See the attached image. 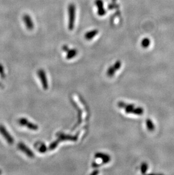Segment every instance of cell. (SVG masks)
Segmentation results:
<instances>
[{
    "instance_id": "13",
    "label": "cell",
    "mask_w": 174,
    "mask_h": 175,
    "mask_svg": "<svg viewBox=\"0 0 174 175\" xmlns=\"http://www.w3.org/2000/svg\"><path fill=\"white\" fill-rule=\"evenodd\" d=\"M78 53V51L76 49H72L69 50L67 52V55H66V59H73L74 57L76 56Z\"/></svg>"
},
{
    "instance_id": "15",
    "label": "cell",
    "mask_w": 174,
    "mask_h": 175,
    "mask_svg": "<svg viewBox=\"0 0 174 175\" xmlns=\"http://www.w3.org/2000/svg\"><path fill=\"white\" fill-rule=\"evenodd\" d=\"M146 123L147 128L149 131H153L154 129V124L152 121V120L150 119H148V120H146Z\"/></svg>"
},
{
    "instance_id": "5",
    "label": "cell",
    "mask_w": 174,
    "mask_h": 175,
    "mask_svg": "<svg viewBox=\"0 0 174 175\" xmlns=\"http://www.w3.org/2000/svg\"><path fill=\"white\" fill-rule=\"evenodd\" d=\"M18 148L23 153H25L27 156H28L29 158H34V153L24 143L19 142L18 144Z\"/></svg>"
},
{
    "instance_id": "2",
    "label": "cell",
    "mask_w": 174,
    "mask_h": 175,
    "mask_svg": "<svg viewBox=\"0 0 174 175\" xmlns=\"http://www.w3.org/2000/svg\"><path fill=\"white\" fill-rule=\"evenodd\" d=\"M18 122L19 125L23 126H25L31 130H37L39 129L38 125L30 122L27 119L24 118V117H22V118L19 119L18 120Z\"/></svg>"
},
{
    "instance_id": "9",
    "label": "cell",
    "mask_w": 174,
    "mask_h": 175,
    "mask_svg": "<svg viewBox=\"0 0 174 175\" xmlns=\"http://www.w3.org/2000/svg\"><path fill=\"white\" fill-rule=\"evenodd\" d=\"M23 21L25 22V25L26 26V27L30 30H32L34 28V23L31 19L30 16L27 14H25L23 17Z\"/></svg>"
},
{
    "instance_id": "20",
    "label": "cell",
    "mask_w": 174,
    "mask_h": 175,
    "mask_svg": "<svg viewBox=\"0 0 174 175\" xmlns=\"http://www.w3.org/2000/svg\"><path fill=\"white\" fill-rule=\"evenodd\" d=\"M112 5H110L109 6V9H112V8H114V7H115V2H116V0H112Z\"/></svg>"
},
{
    "instance_id": "1",
    "label": "cell",
    "mask_w": 174,
    "mask_h": 175,
    "mask_svg": "<svg viewBox=\"0 0 174 175\" xmlns=\"http://www.w3.org/2000/svg\"><path fill=\"white\" fill-rule=\"evenodd\" d=\"M68 28L72 31L74 29L76 19V7L74 3H70L68 6Z\"/></svg>"
},
{
    "instance_id": "3",
    "label": "cell",
    "mask_w": 174,
    "mask_h": 175,
    "mask_svg": "<svg viewBox=\"0 0 174 175\" xmlns=\"http://www.w3.org/2000/svg\"><path fill=\"white\" fill-rule=\"evenodd\" d=\"M0 134L2 135V137L5 138L9 144L11 145L14 144V140L12 135L10 134L9 132L7 131V130L3 125H0Z\"/></svg>"
},
{
    "instance_id": "4",
    "label": "cell",
    "mask_w": 174,
    "mask_h": 175,
    "mask_svg": "<svg viewBox=\"0 0 174 175\" xmlns=\"http://www.w3.org/2000/svg\"><path fill=\"white\" fill-rule=\"evenodd\" d=\"M37 74L40 79L43 88L44 90H46L48 88V82L45 72H44L43 69H39L37 72Z\"/></svg>"
},
{
    "instance_id": "6",
    "label": "cell",
    "mask_w": 174,
    "mask_h": 175,
    "mask_svg": "<svg viewBox=\"0 0 174 175\" xmlns=\"http://www.w3.org/2000/svg\"><path fill=\"white\" fill-rule=\"evenodd\" d=\"M121 61H117L114 65L109 67V69H108L107 71V75H108L109 77H112L114 75L115 72L121 68Z\"/></svg>"
},
{
    "instance_id": "21",
    "label": "cell",
    "mask_w": 174,
    "mask_h": 175,
    "mask_svg": "<svg viewBox=\"0 0 174 175\" xmlns=\"http://www.w3.org/2000/svg\"><path fill=\"white\" fill-rule=\"evenodd\" d=\"M98 171L96 170V171H94V172H92V173H91V175H97V174H98Z\"/></svg>"
},
{
    "instance_id": "17",
    "label": "cell",
    "mask_w": 174,
    "mask_h": 175,
    "mask_svg": "<svg viewBox=\"0 0 174 175\" xmlns=\"http://www.w3.org/2000/svg\"><path fill=\"white\" fill-rule=\"evenodd\" d=\"M148 168V164L145 163H144L142 164L141 165V171L142 172L143 174H144L146 173V171H147V169Z\"/></svg>"
},
{
    "instance_id": "11",
    "label": "cell",
    "mask_w": 174,
    "mask_h": 175,
    "mask_svg": "<svg viewBox=\"0 0 174 175\" xmlns=\"http://www.w3.org/2000/svg\"><path fill=\"white\" fill-rule=\"evenodd\" d=\"M98 30H91L90 31L87 32L85 34V39H87V40H92L93 38H94L98 34Z\"/></svg>"
},
{
    "instance_id": "12",
    "label": "cell",
    "mask_w": 174,
    "mask_h": 175,
    "mask_svg": "<svg viewBox=\"0 0 174 175\" xmlns=\"http://www.w3.org/2000/svg\"><path fill=\"white\" fill-rule=\"evenodd\" d=\"M35 147H36V149L41 153H44L48 150L45 144L44 143H41V142L36 143L35 144Z\"/></svg>"
},
{
    "instance_id": "8",
    "label": "cell",
    "mask_w": 174,
    "mask_h": 175,
    "mask_svg": "<svg viewBox=\"0 0 174 175\" xmlns=\"http://www.w3.org/2000/svg\"><path fill=\"white\" fill-rule=\"evenodd\" d=\"M57 136H58V139L56 141H57L58 143L59 142L63 141H77V139H78L76 136L65 135V134H62V133L58 134Z\"/></svg>"
},
{
    "instance_id": "10",
    "label": "cell",
    "mask_w": 174,
    "mask_h": 175,
    "mask_svg": "<svg viewBox=\"0 0 174 175\" xmlns=\"http://www.w3.org/2000/svg\"><path fill=\"white\" fill-rule=\"evenodd\" d=\"M94 156L96 158L101 159L103 160L102 164H106V163H109L111 160V158L109 155H108L106 154L102 153H97L95 154Z\"/></svg>"
},
{
    "instance_id": "18",
    "label": "cell",
    "mask_w": 174,
    "mask_h": 175,
    "mask_svg": "<svg viewBox=\"0 0 174 175\" xmlns=\"http://www.w3.org/2000/svg\"><path fill=\"white\" fill-rule=\"evenodd\" d=\"M0 74L1 76L4 77V71H3V68L2 65H0Z\"/></svg>"
},
{
    "instance_id": "22",
    "label": "cell",
    "mask_w": 174,
    "mask_h": 175,
    "mask_svg": "<svg viewBox=\"0 0 174 175\" xmlns=\"http://www.w3.org/2000/svg\"><path fill=\"white\" fill-rule=\"evenodd\" d=\"M1 173H2V172H1V170H0V174H1Z\"/></svg>"
},
{
    "instance_id": "7",
    "label": "cell",
    "mask_w": 174,
    "mask_h": 175,
    "mask_svg": "<svg viewBox=\"0 0 174 175\" xmlns=\"http://www.w3.org/2000/svg\"><path fill=\"white\" fill-rule=\"evenodd\" d=\"M94 3L97 7V14L100 17L104 16L106 14V11L103 7V0H95Z\"/></svg>"
},
{
    "instance_id": "16",
    "label": "cell",
    "mask_w": 174,
    "mask_h": 175,
    "mask_svg": "<svg viewBox=\"0 0 174 175\" xmlns=\"http://www.w3.org/2000/svg\"><path fill=\"white\" fill-rule=\"evenodd\" d=\"M144 113V110L142 108L140 107H137V108H135L134 110L133 113L135 114V115H143Z\"/></svg>"
},
{
    "instance_id": "19",
    "label": "cell",
    "mask_w": 174,
    "mask_h": 175,
    "mask_svg": "<svg viewBox=\"0 0 174 175\" xmlns=\"http://www.w3.org/2000/svg\"><path fill=\"white\" fill-rule=\"evenodd\" d=\"M70 49H69V47L67 45H64L63 47H62V50H63V51H65V52H67L68 50H69Z\"/></svg>"
},
{
    "instance_id": "14",
    "label": "cell",
    "mask_w": 174,
    "mask_h": 175,
    "mask_svg": "<svg viewBox=\"0 0 174 175\" xmlns=\"http://www.w3.org/2000/svg\"><path fill=\"white\" fill-rule=\"evenodd\" d=\"M150 40L148 38H145L143 39L141 42V46L144 48H146L148 47H149L150 44Z\"/></svg>"
}]
</instances>
